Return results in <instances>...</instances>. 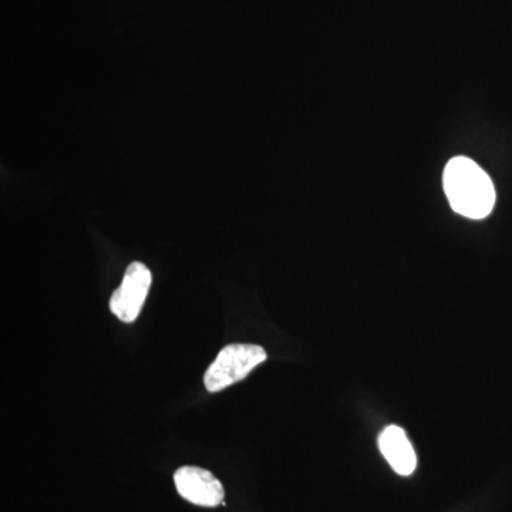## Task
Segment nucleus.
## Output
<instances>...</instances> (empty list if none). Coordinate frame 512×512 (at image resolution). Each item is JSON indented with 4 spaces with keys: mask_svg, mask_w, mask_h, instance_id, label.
<instances>
[{
    "mask_svg": "<svg viewBox=\"0 0 512 512\" xmlns=\"http://www.w3.org/2000/svg\"><path fill=\"white\" fill-rule=\"evenodd\" d=\"M178 494L200 507H217L224 501V487L214 474L201 467L185 466L174 474Z\"/></svg>",
    "mask_w": 512,
    "mask_h": 512,
    "instance_id": "nucleus-4",
    "label": "nucleus"
},
{
    "mask_svg": "<svg viewBox=\"0 0 512 512\" xmlns=\"http://www.w3.org/2000/svg\"><path fill=\"white\" fill-rule=\"evenodd\" d=\"M443 185L447 200L457 214L471 220H483L493 211V181L490 175L470 158H451L444 170Z\"/></svg>",
    "mask_w": 512,
    "mask_h": 512,
    "instance_id": "nucleus-1",
    "label": "nucleus"
},
{
    "mask_svg": "<svg viewBox=\"0 0 512 512\" xmlns=\"http://www.w3.org/2000/svg\"><path fill=\"white\" fill-rule=\"evenodd\" d=\"M379 448L399 476H412L417 466L416 451L402 427H386L379 436Z\"/></svg>",
    "mask_w": 512,
    "mask_h": 512,
    "instance_id": "nucleus-5",
    "label": "nucleus"
},
{
    "mask_svg": "<svg viewBox=\"0 0 512 512\" xmlns=\"http://www.w3.org/2000/svg\"><path fill=\"white\" fill-rule=\"evenodd\" d=\"M268 359V353L258 345L234 343L225 346L211 363L204 376L205 389L218 393L245 377Z\"/></svg>",
    "mask_w": 512,
    "mask_h": 512,
    "instance_id": "nucleus-2",
    "label": "nucleus"
},
{
    "mask_svg": "<svg viewBox=\"0 0 512 512\" xmlns=\"http://www.w3.org/2000/svg\"><path fill=\"white\" fill-rule=\"evenodd\" d=\"M151 272L141 262L128 265L120 288L110 299V311L124 323L134 322L140 315L150 291Z\"/></svg>",
    "mask_w": 512,
    "mask_h": 512,
    "instance_id": "nucleus-3",
    "label": "nucleus"
}]
</instances>
